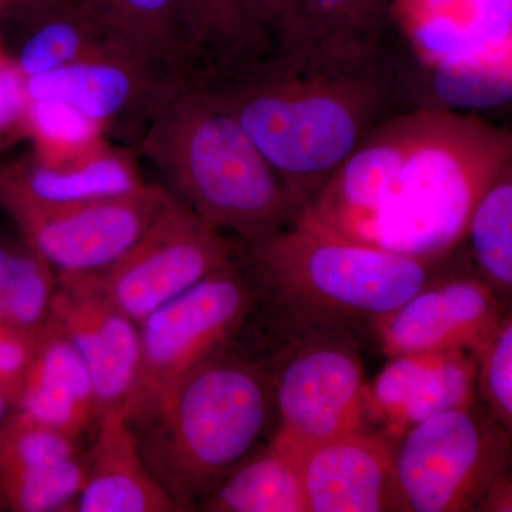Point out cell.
Segmentation results:
<instances>
[{"label": "cell", "mask_w": 512, "mask_h": 512, "mask_svg": "<svg viewBox=\"0 0 512 512\" xmlns=\"http://www.w3.org/2000/svg\"><path fill=\"white\" fill-rule=\"evenodd\" d=\"M512 156V128L420 106L390 114L299 211L338 237L429 262L463 251L484 191Z\"/></svg>", "instance_id": "1"}, {"label": "cell", "mask_w": 512, "mask_h": 512, "mask_svg": "<svg viewBox=\"0 0 512 512\" xmlns=\"http://www.w3.org/2000/svg\"><path fill=\"white\" fill-rule=\"evenodd\" d=\"M198 84L224 101L301 210L390 116L400 89L384 52L335 60L301 49Z\"/></svg>", "instance_id": "2"}, {"label": "cell", "mask_w": 512, "mask_h": 512, "mask_svg": "<svg viewBox=\"0 0 512 512\" xmlns=\"http://www.w3.org/2000/svg\"><path fill=\"white\" fill-rule=\"evenodd\" d=\"M136 153L175 200L242 244L288 227L301 211L224 101L201 84L164 101Z\"/></svg>", "instance_id": "3"}, {"label": "cell", "mask_w": 512, "mask_h": 512, "mask_svg": "<svg viewBox=\"0 0 512 512\" xmlns=\"http://www.w3.org/2000/svg\"><path fill=\"white\" fill-rule=\"evenodd\" d=\"M130 421L148 470L181 511H195L275 430L271 379L241 336Z\"/></svg>", "instance_id": "4"}, {"label": "cell", "mask_w": 512, "mask_h": 512, "mask_svg": "<svg viewBox=\"0 0 512 512\" xmlns=\"http://www.w3.org/2000/svg\"><path fill=\"white\" fill-rule=\"evenodd\" d=\"M453 259L421 261L338 237L296 217L288 227L244 244L241 264L262 311L365 332Z\"/></svg>", "instance_id": "5"}, {"label": "cell", "mask_w": 512, "mask_h": 512, "mask_svg": "<svg viewBox=\"0 0 512 512\" xmlns=\"http://www.w3.org/2000/svg\"><path fill=\"white\" fill-rule=\"evenodd\" d=\"M239 335L268 369L272 436L302 448L365 429L363 330L284 318L255 305Z\"/></svg>", "instance_id": "6"}, {"label": "cell", "mask_w": 512, "mask_h": 512, "mask_svg": "<svg viewBox=\"0 0 512 512\" xmlns=\"http://www.w3.org/2000/svg\"><path fill=\"white\" fill-rule=\"evenodd\" d=\"M406 512H493L512 477V446L480 397L407 430L394 444Z\"/></svg>", "instance_id": "7"}, {"label": "cell", "mask_w": 512, "mask_h": 512, "mask_svg": "<svg viewBox=\"0 0 512 512\" xmlns=\"http://www.w3.org/2000/svg\"><path fill=\"white\" fill-rule=\"evenodd\" d=\"M242 252L241 241L171 195L157 220L113 264L89 274L57 275V281L103 299L140 325L160 306L239 261Z\"/></svg>", "instance_id": "8"}, {"label": "cell", "mask_w": 512, "mask_h": 512, "mask_svg": "<svg viewBox=\"0 0 512 512\" xmlns=\"http://www.w3.org/2000/svg\"><path fill=\"white\" fill-rule=\"evenodd\" d=\"M258 296L241 264L218 269L140 323V369L128 420L150 412L178 380L231 345Z\"/></svg>", "instance_id": "9"}, {"label": "cell", "mask_w": 512, "mask_h": 512, "mask_svg": "<svg viewBox=\"0 0 512 512\" xmlns=\"http://www.w3.org/2000/svg\"><path fill=\"white\" fill-rule=\"evenodd\" d=\"M170 192L161 184L119 197L36 204L3 194L0 207L55 268L57 275H80L113 264L151 227Z\"/></svg>", "instance_id": "10"}, {"label": "cell", "mask_w": 512, "mask_h": 512, "mask_svg": "<svg viewBox=\"0 0 512 512\" xmlns=\"http://www.w3.org/2000/svg\"><path fill=\"white\" fill-rule=\"evenodd\" d=\"M508 306L460 254L406 302L370 323L386 359L447 350H481Z\"/></svg>", "instance_id": "11"}, {"label": "cell", "mask_w": 512, "mask_h": 512, "mask_svg": "<svg viewBox=\"0 0 512 512\" xmlns=\"http://www.w3.org/2000/svg\"><path fill=\"white\" fill-rule=\"evenodd\" d=\"M184 86L133 56H103L29 77L30 100L67 104L113 143L136 150L164 101Z\"/></svg>", "instance_id": "12"}, {"label": "cell", "mask_w": 512, "mask_h": 512, "mask_svg": "<svg viewBox=\"0 0 512 512\" xmlns=\"http://www.w3.org/2000/svg\"><path fill=\"white\" fill-rule=\"evenodd\" d=\"M478 355L470 350L394 356L367 383L365 429L396 441L421 421L478 396Z\"/></svg>", "instance_id": "13"}, {"label": "cell", "mask_w": 512, "mask_h": 512, "mask_svg": "<svg viewBox=\"0 0 512 512\" xmlns=\"http://www.w3.org/2000/svg\"><path fill=\"white\" fill-rule=\"evenodd\" d=\"M295 450L308 512H406L382 434L350 431Z\"/></svg>", "instance_id": "14"}, {"label": "cell", "mask_w": 512, "mask_h": 512, "mask_svg": "<svg viewBox=\"0 0 512 512\" xmlns=\"http://www.w3.org/2000/svg\"><path fill=\"white\" fill-rule=\"evenodd\" d=\"M50 322L82 356L96 390L100 419L126 409L140 369V326L87 293L57 286Z\"/></svg>", "instance_id": "15"}, {"label": "cell", "mask_w": 512, "mask_h": 512, "mask_svg": "<svg viewBox=\"0 0 512 512\" xmlns=\"http://www.w3.org/2000/svg\"><path fill=\"white\" fill-rule=\"evenodd\" d=\"M389 23L423 69L512 40V0H392Z\"/></svg>", "instance_id": "16"}, {"label": "cell", "mask_w": 512, "mask_h": 512, "mask_svg": "<svg viewBox=\"0 0 512 512\" xmlns=\"http://www.w3.org/2000/svg\"><path fill=\"white\" fill-rule=\"evenodd\" d=\"M74 512H180L148 470L123 409L101 416Z\"/></svg>", "instance_id": "17"}, {"label": "cell", "mask_w": 512, "mask_h": 512, "mask_svg": "<svg viewBox=\"0 0 512 512\" xmlns=\"http://www.w3.org/2000/svg\"><path fill=\"white\" fill-rule=\"evenodd\" d=\"M148 184L136 150L106 138L64 163L43 164L29 154L9 164L3 194L36 204H73L131 194Z\"/></svg>", "instance_id": "18"}, {"label": "cell", "mask_w": 512, "mask_h": 512, "mask_svg": "<svg viewBox=\"0 0 512 512\" xmlns=\"http://www.w3.org/2000/svg\"><path fill=\"white\" fill-rule=\"evenodd\" d=\"M15 409L83 441L100 421L96 390L86 363L62 330L47 323Z\"/></svg>", "instance_id": "19"}, {"label": "cell", "mask_w": 512, "mask_h": 512, "mask_svg": "<svg viewBox=\"0 0 512 512\" xmlns=\"http://www.w3.org/2000/svg\"><path fill=\"white\" fill-rule=\"evenodd\" d=\"M0 35L9 59L26 79L94 57L140 59L93 18L79 0H62L39 10Z\"/></svg>", "instance_id": "20"}, {"label": "cell", "mask_w": 512, "mask_h": 512, "mask_svg": "<svg viewBox=\"0 0 512 512\" xmlns=\"http://www.w3.org/2000/svg\"><path fill=\"white\" fill-rule=\"evenodd\" d=\"M185 19L190 45L187 84L217 79L276 50L261 0H185Z\"/></svg>", "instance_id": "21"}, {"label": "cell", "mask_w": 512, "mask_h": 512, "mask_svg": "<svg viewBox=\"0 0 512 512\" xmlns=\"http://www.w3.org/2000/svg\"><path fill=\"white\" fill-rule=\"evenodd\" d=\"M202 512H308L295 448L271 436L205 494Z\"/></svg>", "instance_id": "22"}, {"label": "cell", "mask_w": 512, "mask_h": 512, "mask_svg": "<svg viewBox=\"0 0 512 512\" xmlns=\"http://www.w3.org/2000/svg\"><path fill=\"white\" fill-rule=\"evenodd\" d=\"M134 55L187 84L190 73L185 0H79Z\"/></svg>", "instance_id": "23"}, {"label": "cell", "mask_w": 512, "mask_h": 512, "mask_svg": "<svg viewBox=\"0 0 512 512\" xmlns=\"http://www.w3.org/2000/svg\"><path fill=\"white\" fill-rule=\"evenodd\" d=\"M392 0H299L298 28L289 49L326 59L360 60L383 52Z\"/></svg>", "instance_id": "24"}, {"label": "cell", "mask_w": 512, "mask_h": 512, "mask_svg": "<svg viewBox=\"0 0 512 512\" xmlns=\"http://www.w3.org/2000/svg\"><path fill=\"white\" fill-rule=\"evenodd\" d=\"M464 255L507 306L512 305V156L478 201Z\"/></svg>", "instance_id": "25"}, {"label": "cell", "mask_w": 512, "mask_h": 512, "mask_svg": "<svg viewBox=\"0 0 512 512\" xmlns=\"http://www.w3.org/2000/svg\"><path fill=\"white\" fill-rule=\"evenodd\" d=\"M426 70L434 106L473 113L512 103V40Z\"/></svg>", "instance_id": "26"}, {"label": "cell", "mask_w": 512, "mask_h": 512, "mask_svg": "<svg viewBox=\"0 0 512 512\" xmlns=\"http://www.w3.org/2000/svg\"><path fill=\"white\" fill-rule=\"evenodd\" d=\"M57 286L55 268L19 231L0 288V318L30 332H42L52 315Z\"/></svg>", "instance_id": "27"}, {"label": "cell", "mask_w": 512, "mask_h": 512, "mask_svg": "<svg viewBox=\"0 0 512 512\" xmlns=\"http://www.w3.org/2000/svg\"><path fill=\"white\" fill-rule=\"evenodd\" d=\"M86 478V448L59 463L0 478V507L15 512H74Z\"/></svg>", "instance_id": "28"}, {"label": "cell", "mask_w": 512, "mask_h": 512, "mask_svg": "<svg viewBox=\"0 0 512 512\" xmlns=\"http://www.w3.org/2000/svg\"><path fill=\"white\" fill-rule=\"evenodd\" d=\"M106 134L94 121L67 104L30 100L29 138L32 156L43 164H60L92 150Z\"/></svg>", "instance_id": "29"}, {"label": "cell", "mask_w": 512, "mask_h": 512, "mask_svg": "<svg viewBox=\"0 0 512 512\" xmlns=\"http://www.w3.org/2000/svg\"><path fill=\"white\" fill-rule=\"evenodd\" d=\"M82 451L83 441L15 409L0 427V478L50 466Z\"/></svg>", "instance_id": "30"}, {"label": "cell", "mask_w": 512, "mask_h": 512, "mask_svg": "<svg viewBox=\"0 0 512 512\" xmlns=\"http://www.w3.org/2000/svg\"><path fill=\"white\" fill-rule=\"evenodd\" d=\"M477 387L478 397L503 427L512 446V305L478 355Z\"/></svg>", "instance_id": "31"}, {"label": "cell", "mask_w": 512, "mask_h": 512, "mask_svg": "<svg viewBox=\"0 0 512 512\" xmlns=\"http://www.w3.org/2000/svg\"><path fill=\"white\" fill-rule=\"evenodd\" d=\"M28 79L9 59L0 62V151L29 138Z\"/></svg>", "instance_id": "32"}, {"label": "cell", "mask_w": 512, "mask_h": 512, "mask_svg": "<svg viewBox=\"0 0 512 512\" xmlns=\"http://www.w3.org/2000/svg\"><path fill=\"white\" fill-rule=\"evenodd\" d=\"M42 332H30L0 318V392L8 397L13 406Z\"/></svg>", "instance_id": "33"}, {"label": "cell", "mask_w": 512, "mask_h": 512, "mask_svg": "<svg viewBox=\"0 0 512 512\" xmlns=\"http://www.w3.org/2000/svg\"><path fill=\"white\" fill-rule=\"evenodd\" d=\"M261 5L276 49L291 46L298 28L299 0H261Z\"/></svg>", "instance_id": "34"}, {"label": "cell", "mask_w": 512, "mask_h": 512, "mask_svg": "<svg viewBox=\"0 0 512 512\" xmlns=\"http://www.w3.org/2000/svg\"><path fill=\"white\" fill-rule=\"evenodd\" d=\"M59 2L62 0H0V33L20 20L35 15L39 10Z\"/></svg>", "instance_id": "35"}, {"label": "cell", "mask_w": 512, "mask_h": 512, "mask_svg": "<svg viewBox=\"0 0 512 512\" xmlns=\"http://www.w3.org/2000/svg\"><path fill=\"white\" fill-rule=\"evenodd\" d=\"M18 232L19 229L16 225L13 229L0 232V288H2L3 278H5L10 258H12L13 247H15Z\"/></svg>", "instance_id": "36"}, {"label": "cell", "mask_w": 512, "mask_h": 512, "mask_svg": "<svg viewBox=\"0 0 512 512\" xmlns=\"http://www.w3.org/2000/svg\"><path fill=\"white\" fill-rule=\"evenodd\" d=\"M493 512H512V483L508 485L507 490L495 504Z\"/></svg>", "instance_id": "37"}, {"label": "cell", "mask_w": 512, "mask_h": 512, "mask_svg": "<svg viewBox=\"0 0 512 512\" xmlns=\"http://www.w3.org/2000/svg\"><path fill=\"white\" fill-rule=\"evenodd\" d=\"M13 410H15L13 403L10 402L5 394L0 392V427H2L3 423L8 420V417L10 416V413L13 412Z\"/></svg>", "instance_id": "38"}, {"label": "cell", "mask_w": 512, "mask_h": 512, "mask_svg": "<svg viewBox=\"0 0 512 512\" xmlns=\"http://www.w3.org/2000/svg\"><path fill=\"white\" fill-rule=\"evenodd\" d=\"M9 164H0V197H2L3 188L8 180Z\"/></svg>", "instance_id": "39"}, {"label": "cell", "mask_w": 512, "mask_h": 512, "mask_svg": "<svg viewBox=\"0 0 512 512\" xmlns=\"http://www.w3.org/2000/svg\"><path fill=\"white\" fill-rule=\"evenodd\" d=\"M8 57V53L5 50V43H3L2 35H0V62Z\"/></svg>", "instance_id": "40"}]
</instances>
